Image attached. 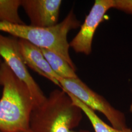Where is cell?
<instances>
[{
	"label": "cell",
	"mask_w": 132,
	"mask_h": 132,
	"mask_svg": "<svg viewBox=\"0 0 132 132\" xmlns=\"http://www.w3.org/2000/svg\"><path fill=\"white\" fill-rule=\"evenodd\" d=\"M0 132H19L29 128L35 107L27 86L19 79L5 62L0 64Z\"/></svg>",
	"instance_id": "1"
},
{
	"label": "cell",
	"mask_w": 132,
	"mask_h": 132,
	"mask_svg": "<svg viewBox=\"0 0 132 132\" xmlns=\"http://www.w3.org/2000/svg\"><path fill=\"white\" fill-rule=\"evenodd\" d=\"M83 113L67 92L56 89L42 104L34 107L29 129L33 132H90L73 130L79 125Z\"/></svg>",
	"instance_id": "2"
},
{
	"label": "cell",
	"mask_w": 132,
	"mask_h": 132,
	"mask_svg": "<svg viewBox=\"0 0 132 132\" xmlns=\"http://www.w3.org/2000/svg\"><path fill=\"white\" fill-rule=\"evenodd\" d=\"M73 29L72 24L67 19L48 28L0 22V31L9 33L13 37L24 39L38 47L48 50L64 59L70 54L68 35Z\"/></svg>",
	"instance_id": "3"
},
{
	"label": "cell",
	"mask_w": 132,
	"mask_h": 132,
	"mask_svg": "<svg viewBox=\"0 0 132 132\" xmlns=\"http://www.w3.org/2000/svg\"><path fill=\"white\" fill-rule=\"evenodd\" d=\"M58 81L61 89L73 95L93 111L102 113L113 127L120 130L128 128L124 114L114 108L103 96L91 89L79 77L75 79L59 77Z\"/></svg>",
	"instance_id": "4"
},
{
	"label": "cell",
	"mask_w": 132,
	"mask_h": 132,
	"mask_svg": "<svg viewBox=\"0 0 132 132\" xmlns=\"http://www.w3.org/2000/svg\"><path fill=\"white\" fill-rule=\"evenodd\" d=\"M0 56L16 77L27 86L35 107L42 104L47 96L28 71L19 51L18 39L0 33Z\"/></svg>",
	"instance_id": "5"
},
{
	"label": "cell",
	"mask_w": 132,
	"mask_h": 132,
	"mask_svg": "<svg viewBox=\"0 0 132 132\" xmlns=\"http://www.w3.org/2000/svg\"><path fill=\"white\" fill-rule=\"evenodd\" d=\"M113 0H96L86 16L83 24L76 36L70 43V46L76 53L86 55L91 54L94 34L105 14L113 9Z\"/></svg>",
	"instance_id": "6"
},
{
	"label": "cell",
	"mask_w": 132,
	"mask_h": 132,
	"mask_svg": "<svg viewBox=\"0 0 132 132\" xmlns=\"http://www.w3.org/2000/svg\"><path fill=\"white\" fill-rule=\"evenodd\" d=\"M61 0H21V7L30 21V25L48 28L58 23Z\"/></svg>",
	"instance_id": "7"
},
{
	"label": "cell",
	"mask_w": 132,
	"mask_h": 132,
	"mask_svg": "<svg viewBox=\"0 0 132 132\" xmlns=\"http://www.w3.org/2000/svg\"><path fill=\"white\" fill-rule=\"evenodd\" d=\"M18 47L26 66L60 87L58 81L60 77L52 70L40 47L22 39H18Z\"/></svg>",
	"instance_id": "8"
},
{
	"label": "cell",
	"mask_w": 132,
	"mask_h": 132,
	"mask_svg": "<svg viewBox=\"0 0 132 132\" xmlns=\"http://www.w3.org/2000/svg\"><path fill=\"white\" fill-rule=\"evenodd\" d=\"M41 51L52 70L57 76L64 79H75L78 78L76 71L64 59L54 52L40 48Z\"/></svg>",
	"instance_id": "9"
},
{
	"label": "cell",
	"mask_w": 132,
	"mask_h": 132,
	"mask_svg": "<svg viewBox=\"0 0 132 132\" xmlns=\"http://www.w3.org/2000/svg\"><path fill=\"white\" fill-rule=\"evenodd\" d=\"M67 93L70 96L73 103L82 110L83 113L88 118L95 132H132V129L129 128L120 130L110 126L100 118L95 111L81 102L72 94Z\"/></svg>",
	"instance_id": "10"
},
{
	"label": "cell",
	"mask_w": 132,
	"mask_h": 132,
	"mask_svg": "<svg viewBox=\"0 0 132 132\" xmlns=\"http://www.w3.org/2000/svg\"><path fill=\"white\" fill-rule=\"evenodd\" d=\"M21 0H0V22L24 24L19 13Z\"/></svg>",
	"instance_id": "11"
},
{
	"label": "cell",
	"mask_w": 132,
	"mask_h": 132,
	"mask_svg": "<svg viewBox=\"0 0 132 132\" xmlns=\"http://www.w3.org/2000/svg\"><path fill=\"white\" fill-rule=\"evenodd\" d=\"M113 9L132 15V0H113Z\"/></svg>",
	"instance_id": "12"
},
{
	"label": "cell",
	"mask_w": 132,
	"mask_h": 132,
	"mask_svg": "<svg viewBox=\"0 0 132 132\" xmlns=\"http://www.w3.org/2000/svg\"><path fill=\"white\" fill-rule=\"evenodd\" d=\"M33 132L29 128L28 129H27V130H24V131H20V132Z\"/></svg>",
	"instance_id": "13"
},
{
	"label": "cell",
	"mask_w": 132,
	"mask_h": 132,
	"mask_svg": "<svg viewBox=\"0 0 132 132\" xmlns=\"http://www.w3.org/2000/svg\"><path fill=\"white\" fill-rule=\"evenodd\" d=\"M1 57L0 56V64H1V63H2V62H1Z\"/></svg>",
	"instance_id": "14"
}]
</instances>
